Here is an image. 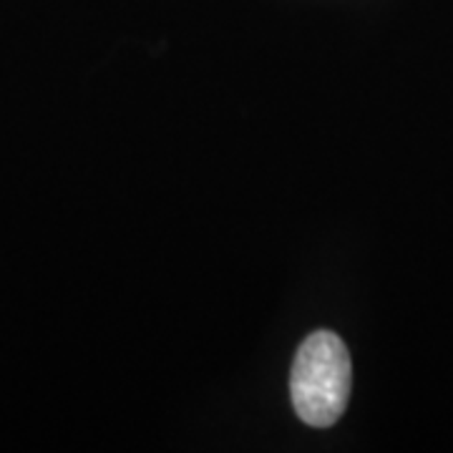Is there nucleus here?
Masks as SVG:
<instances>
[{
  "label": "nucleus",
  "mask_w": 453,
  "mask_h": 453,
  "mask_svg": "<svg viewBox=\"0 0 453 453\" xmlns=\"http://www.w3.org/2000/svg\"><path fill=\"white\" fill-rule=\"evenodd\" d=\"M353 388V365L345 342L330 333H312L297 350L290 372V395L300 421L327 428L345 413Z\"/></svg>",
  "instance_id": "obj_1"
}]
</instances>
